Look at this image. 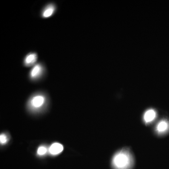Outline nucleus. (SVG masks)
I'll list each match as a JSON object with an SVG mask.
<instances>
[{
  "label": "nucleus",
  "instance_id": "9",
  "mask_svg": "<svg viewBox=\"0 0 169 169\" xmlns=\"http://www.w3.org/2000/svg\"><path fill=\"white\" fill-rule=\"evenodd\" d=\"M47 150L46 147L43 146L40 147L39 148H38L37 153L39 155H43L47 152Z\"/></svg>",
  "mask_w": 169,
  "mask_h": 169
},
{
  "label": "nucleus",
  "instance_id": "2",
  "mask_svg": "<svg viewBox=\"0 0 169 169\" xmlns=\"http://www.w3.org/2000/svg\"><path fill=\"white\" fill-rule=\"evenodd\" d=\"M169 130V122L168 120L163 119L157 124L155 131L159 134H164Z\"/></svg>",
  "mask_w": 169,
  "mask_h": 169
},
{
  "label": "nucleus",
  "instance_id": "1",
  "mask_svg": "<svg viewBox=\"0 0 169 169\" xmlns=\"http://www.w3.org/2000/svg\"><path fill=\"white\" fill-rule=\"evenodd\" d=\"M134 165V159L129 151L123 150L115 155L112 160L114 169H131Z\"/></svg>",
  "mask_w": 169,
  "mask_h": 169
},
{
  "label": "nucleus",
  "instance_id": "7",
  "mask_svg": "<svg viewBox=\"0 0 169 169\" xmlns=\"http://www.w3.org/2000/svg\"><path fill=\"white\" fill-rule=\"evenodd\" d=\"M55 10V5L53 4H50L46 6L42 12V16L43 17L47 18L51 16Z\"/></svg>",
  "mask_w": 169,
  "mask_h": 169
},
{
  "label": "nucleus",
  "instance_id": "8",
  "mask_svg": "<svg viewBox=\"0 0 169 169\" xmlns=\"http://www.w3.org/2000/svg\"><path fill=\"white\" fill-rule=\"evenodd\" d=\"M63 147L62 145L58 143L52 144L50 148V153L53 155H56L62 152Z\"/></svg>",
  "mask_w": 169,
  "mask_h": 169
},
{
  "label": "nucleus",
  "instance_id": "5",
  "mask_svg": "<svg viewBox=\"0 0 169 169\" xmlns=\"http://www.w3.org/2000/svg\"><path fill=\"white\" fill-rule=\"evenodd\" d=\"M157 112L154 109H150L145 112L143 116V120L146 124H150L154 121L157 117Z\"/></svg>",
  "mask_w": 169,
  "mask_h": 169
},
{
  "label": "nucleus",
  "instance_id": "4",
  "mask_svg": "<svg viewBox=\"0 0 169 169\" xmlns=\"http://www.w3.org/2000/svg\"><path fill=\"white\" fill-rule=\"evenodd\" d=\"M45 101V98L42 95H37L32 98L30 101V104L33 108H39L44 104Z\"/></svg>",
  "mask_w": 169,
  "mask_h": 169
},
{
  "label": "nucleus",
  "instance_id": "6",
  "mask_svg": "<svg viewBox=\"0 0 169 169\" xmlns=\"http://www.w3.org/2000/svg\"><path fill=\"white\" fill-rule=\"evenodd\" d=\"M37 59V55L36 53H30L25 56L24 59V65L26 66H31L35 63Z\"/></svg>",
  "mask_w": 169,
  "mask_h": 169
},
{
  "label": "nucleus",
  "instance_id": "3",
  "mask_svg": "<svg viewBox=\"0 0 169 169\" xmlns=\"http://www.w3.org/2000/svg\"><path fill=\"white\" fill-rule=\"evenodd\" d=\"M43 73V67L40 64L34 66L30 71V76L32 79H35L42 76Z\"/></svg>",
  "mask_w": 169,
  "mask_h": 169
},
{
  "label": "nucleus",
  "instance_id": "10",
  "mask_svg": "<svg viewBox=\"0 0 169 169\" xmlns=\"http://www.w3.org/2000/svg\"><path fill=\"white\" fill-rule=\"evenodd\" d=\"M0 142L1 144H5L7 142V137L6 135L2 134L0 136Z\"/></svg>",
  "mask_w": 169,
  "mask_h": 169
}]
</instances>
